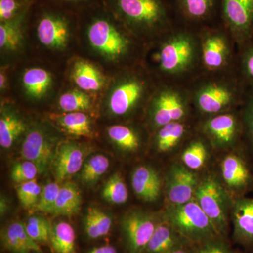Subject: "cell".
<instances>
[{
	"mask_svg": "<svg viewBox=\"0 0 253 253\" xmlns=\"http://www.w3.org/2000/svg\"><path fill=\"white\" fill-rule=\"evenodd\" d=\"M38 1L65 8L78 13L80 10L89 5L94 4L99 0H38Z\"/></svg>",
	"mask_w": 253,
	"mask_h": 253,
	"instance_id": "45",
	"label": "cell"
},
{
	"mask_svg": "<svg viewBox=\"0 0 253 253\" xmlns=\"http://www.w3.org/2000/svg\"><path fill=\"white\" fill-rule=\"evenodd\" d=\"M113 14L145 45L178 23L168 0H104Z\"/></svg>",
	"mask_w": 253,
	"mask_h": 253,
	"instance_id": "6",
	"label": "cell"
},
{
	"mask_svg": "<svg viewBox=\"0 0 253 253\" xmlns=\"http://www.w3.org/2000/svg\"><path fill=\"white\" fill-rule=\"evenodd\" d=\"M178 22L199 28L220 21L221 0H168Z\"/></svg>",
	"mask_w": 253,
	"mask_h": 253,
	"instance_id": "18",
	"label": "cell"
},
{
	"mask_svg": "<svg viewBox=\"0 0 253 253\" xmlns=\"http://www.w3.org/2000/svg\"><path fill=\"white\" fill-rule=\"evenodd\" d=\"M31 0H0V22L14 19L33 6Z\"/></svg>",
	"mask_w": 253,
	"mask_h": 253,
	"instance_id": "41",
	"label": "cell"
},
{
	"mask_svg": "<svg viewBox=\"0 0 253 253\" xmlns=\"http://www.w3.org/2000/svg\"><path fill=\"white\" fill-rule=\"evenodd\" d=\"M200 177L181 163L168 168L165 177V192L168 205L185 204L194 199Z\"/></svg>",
	"mask_w": 253,
	"mask_h": 253,
	"instance_id": "20",
	"label": "cell"
},
{
	"mask_svg": "<svg viewBox=\"0 0 253 253\" xmlns=\"http://www.w3.org/2000/svg\"><path fill=\"white\" fill-rule=\"evenodd\" d=\"M28 38L48 63L69 61L79 51L78 13L36 1L30 10Z\"/></svg>",
	"mask_w": 253,
	"mask_h": 253,
	"instance_id": "3",
	"label": "cell"
},
{
	"mask_svg": "<svg viewBox=\"0 0 253 253\" xmlns=\"http://www.w3.org/2000/svg\"><path fill=\"white\" fill-rule=\"evenodd\" d=\"M31 1H35V2H36V1H38V0H31Z\"/></svg>",
	"mask_w": 253,
	"mask_h": 253,
	"instance_id": "50",
	"label": "cell"
},
{
	"mask_svg": "<svg viewBox=\"0 0 253 253\" xmlns=\"http://www.w3.org/2000/svg\"><path fill=\"white\" fill-rule=\"evenodd\" d=\"M16 192L18 199L23 207L29 209L36 207L41 196L42 188L34 179L19 184L16 188Z\"/></svg>",
	"mask_w": 253,
	"mask_h": 253,
	"instance_id": "40",
	"label": "cell"
},
{
	"mask_svg": "<svg viewBox=\"0 0 253 253\" xmlns=\"http://www.w3.org/2000/svg\"><path fill=\"white\" fill-rule=\"evenodd\" d=\"M82 205V196L78 186L66 181L60 188L53 214L71 217L79 212Z\"/></svg>",
	"mask_w": 253,
	"mask_h": 253,
	"instance_id": "32",
	"label": "cell"
},
{
	"mask_svg": "<svg viewBox=\"0 0 253 253\" xmlns=\"http://www.w3.org/2000/svg\"><path fill=\"white\" fill-rule=\"evenodd\" d=\"M28 234L38 243H49L51 224L42 216H32L28 218L26 224Z\"/></svg>",
	"mask_w": 253,
	"mask_h": 253,
	"instance_id": "39",
	"label": "cell"
},
{
	"mask_svg": "<svg viewBox=\"0 0 253 253\" xmlns=\"http://www.w3.org/2000/svg\"><path fill=\"white\" fill-rule=\"evenodd\" d=\"M142 118L143 123L151 134L169 123L196 118L187 86L174 83H157Z\"/></svg>",
	"mask_w": 253,
	"mask_h": 253,
	"instance_id": "7",
	"label": "cell"
},
{
	"mask_svg": "<svg viewBox=\"0 0 253 253\" xmlns=\"http://www.w3.org/2000/svg\"><path fill=\"white\" fill-rule=\"evenodd\" d=\"M194 199L212 221L219 234L225 236L234 199L221 184L219 177L211 174L200 178Z\"/></svg>",
	"mask_w": 253,
	"mask_h": 253,
	"instance_id": "11",
	"label": "cell"
},
{
	"mask_svg": "<svg viewBox=\"0 0 253 253\" xmlns=\"http://www.w3.org/2000/svg\"><path fill=\"white\" fill-rule=\"evenodd\" d=\"M230 245L224 236L217 237L206 241L203 244L194 246V253H233Z\"/></svg>",
	"mask_w": 253,
	"mask_h": 253,
	"instance_id": "44",
	"label": "cell"
},
{
	"mask_svg": "<svg viewBox=\"0 0 253 253\" xmlns=\"http://www.w3.org/2000/svg\"><path fill=\"white\" fill-rule=\"evenodd\" d=\"M61 141L51 126L45 123L28 124L22 138L21 154L23 159L32 161L44 173L52 167L58 146Z\"/></svg>",
	"mask_w": 253,
	"mask_h": 253,
	"instance_id": "13",
	"label": "cell"
},
{
	"mask_svg": "<svg viewBox=\"0 0 253 253\" xmlns=\"http://www.w3.org/2000/svg\"><path fill=\"white\" fill-rule=\"evenodd\" d=\"M28 124L17 106L9 99H3L0 108V146L12 148L28 129Z\"/></svg>",
	"mask_w": 253,
	"mask_h": 253,
	"instance_id": "23",
	"label": "cell"
},
{
	"mask_svg": "<svg viewBox=\"0 0 253 253\" xmlns=\"http://www.w3.org/2000/svg\"><path fill=\"white\" fill-rule=\"evenodd\" d=\"M141 63L156 83L187 85L202 73L197 28L178 22L145 46Z\"/></svg>",
	"mask_w": 253,
	"mask_h": 253,
	"instance_id": "2",
	"label": "cell"
},
{
	"mask_svg": "<svg viewBox=\"0 0 253 253\" xmlns=\"http://www.w3.org/2000/svg\"><path fill=\"white\" fill-rule=\"evenodd\" d=\"M1 242L6 250L13 253H42L41 246L26 230L21 221H13L1 231Z\"/></svg>",
	"mask_w": 253,
	"mask_h": 253,
	"instance_id": "29",
	"label": "cell"
},
{
	"mask_svg": "<svg viewBox=\"0 0 253 253\" xmlns=\"http://www.w3.org/2000/svg\"><path fill=\"white\" fill-rule=\"evenodd\" d=\"M196 118L181 122L171 123L151 133V143L156 152L168 154L181 149L196 130Z\"/></svg>",
	"mask_w": 253,
	"mask_h": 253,
	"instance_id": "21",
	"label": "cell"
},
{
	"mask_svg": "<svg viewBox=\"0 0 253 253\" xmlns=\"http://www.w3.org/2000/svg\"><path fill=\"white\" fill-rule=\"evenodd\" d=\"M187 244L189 241L162 216L144 253H168Z\"/></svg>",
	"mask_w": 253,
	"mask_h": 253,
	"instance_id": "30",
	"label": "cell"
},
{
	"mask_svg": "<svg viewBox=\"0 0 253 253\" xmlns=\"http://www.w3.org/2000/svg\"><path fill=\"white\" fill-rule=\"evenodd\" d=\"M198 34L202 73L236 71L238 45L221 21L198 28Z\"/></svg>",
	"mask_w": 253,
	"mask_h": 253,
	"instance_id": "8",
	"label": "cell"
},
{
	"mask_svg": "<svg viewBox=\"0 0 253 253\" xmlns=\"http://www.w3.org/2000/svg\"><path fill=\"white\" fill-rule=\"evenodd\" d=\"M197 129L213 151L226 153L247 144L240 108L198 120Z\"/></svg>",
	"mask_w": 253,
	"mask_h": 253,
	"instance_id": "10",
	"label": "cell"
},
{
	"mask_svg": "<svg viewBox=\"0 0 253 253\" xmlns=\"http://www.w3.org/2000/svg\"><path fill=\"white\" fill-rule=\"evenodd\" d=\"M109 166V159L104 155L96 154L91 156L82 168V181L86 185H93L107 172Z\"/></svg>",
	"mask_w": 253,
	"mask_h": 253,
	"instance_id": "35",
	"label": "cell"
},
{
	"mask_svg": "<svg viewBox=\"0 0 253 253\" xmlns=\"http://www.w3.org/2000/svg\"><path fill=\"white\" fill-rule=\"evenodd\" d=\"M240 111L244 126L246 141L253 154V87L247 88Z\"/></svg>",
	"mask_w": 253,
	"mask_h": 253,
	"instance_id": "38",
	"label": "cell"
},
{
	"mask_svg": "<svg viewBox=\"0 0 253 253\" xmlns=\"http://www.w3.org/2000/svg\"><path fill=\"white\" fill-rule=\"evenodd\" d=\"M60 188L61 186L58 182H49L46 184L42 189L39 201L35 207L36 211L53 214Z\"/></svg>",
	"mask_w": 253,
	"mask_h": 253,
	"instance_id": "42",
	"label": "cell"
},
{
	"mask_svg": "<svg viewBox=\"0 0 253 253\" xmlns=\"http://www.w3.org/2000/svg\"><path fill=\"white\" fill-rule=\"evenodd\" d=\"M194 245L187 244L168 253H194Z\"/></svg>",
	"mask_w": 253,
	"mask_h": 253,
	"instance_id": "48",
	"label": "cell"
},
{
	"mask_svg": "<svg viewBox=\"0 0 253 253\" xmlns=\"http://www.w3.org/2000/svg\"><path fill=\"white\" fill-rule=\"evenodd\" d=\"M186 86L197 120L239 109L247 90L236 71L201 73Z\"/></svg>",
	"mask_w": 253,
	"mask_h": 253,
	"instance_id": "5",
	"label": "cell"
},
{
	"mask_svg": "<svg viewBox=\"0 0 253 253\" xmlns=\"http://www.w3.org/2000/svg\"><path fill=\"white\" fill-rule=\"evenodd\" d=\"M249 149V145L246 144L228 151L219 163L218 177L234 199L253 191V166L245 153Z\"/></svg>",
	"mask_w": 253,
	"mask_h": 253,
	"instance_id": "14",
	"label": "cell"
},
{
	"mask_svg": "<svg viewBox=\"0 0 253 253\" xmlns=\"http://www.w3.org/2000/svg\"><path fill=\"white\" fill-rule=\"evenodd\" d=\"M78 44L83 57L99 65L109 76L141 63L145 44L113 14L104 0L80 10Z\"/></svg>",
	"mask_w": 253,
	"mask_h": 253,
	"instance_id": "1",
	"label": "cell"
},
{
	"mask_svg": "<svg viewBox=\"0 0 253 253\" xmlns=\"http://www.w3.org/2000/svg\"><path fill=\"white\" fill-rule=\"evenodd\" d=\"M31 8L14 19L0 22L1 64L13 65L24 56L28 42V25Z\"/></svg>",
	"mask_w": 253,
	"mask_h": 253,
	"instance_id": "17",
	"label": "cell"
},
{
	"mask_svg": "<svg viewBox=\"0 0 253 253\" xmlns=\"http://www.w3.org/2000/svg\"><path fill=\"white\" fill-rule=\"evenodd\" d=\"M230 219L236 242L253 248V198L245 196L234 199Z\"/></svg>",
	"mask_w": 253,
	"mask_h": 253,
	"instance_id": "25",
	"label": "cell"
},
{
	"mask_svg": "<svg viewBox=\"0 0 253 253\" xmlns=\"http://www.w3.org/2000/svg\"><path fill=\"white\" fill-rule=\"evenodd\" d=\"M161 218L152 213L131 211L121 221V231L127 253H144Z\"/></svg>",
	"mask_w": 253,
	"mask_h": 253,
	"instance_id": "16",
	"label": "cell"
},
{
	"mask_svg": "<svg viewBox=\"0 0 253 253\" xmlns=\"http://www.w3.org/2000/svg\"><path fill=\"white\" fill-rule=\"evenodd\" d=\"M96 97L73 85L58 95L56 106L61 113H89L94 109Z\"/></svg>",
	"mask_w": 253,
	"mask_h": 253,
	"instance_id": "31",
	"label": "cell"
},
{
	"mask_svg": "<svg viewBox=\"0 0 253 253\" xmlns=\"http://www.w3.org/2000/svg\"><path fill=\"white\" fill-rule=\"evenodd\" d=\"M87 149L73 141H61L55 156L52 168L57 182L72 177L81 170Z\"/></svg>",
	"mask_w": 253,
	"mask_h": 253,
	"instance_id": "22",
	"label": "cell"
},
{
	"mask_svg": "<svg viewBox=\"0 0 253 253\" xmlns=\"http://www.w3.org/2000/svg\"><path fill=\"white\" fill-rule=\"evenodd\" d=\"M102 196L112 204H123L127 201L129 193L121 174L114 173L108 179L102 189Z\"/></svg>",
	"mask_w": 253,
	"mask_h": 253,
	"instance_id": "37",
	"label": "cell"
},
{
	"mask_svg": "<svg viewBox=\"0 0 253 253\" xmlns=\"http://www.w3.org/2000/svg\"><path fill=\"white\" fill-rule=\"evenodd\" d=\"M112 225V218L99 208L91 207L86 213L83 228L87 239L96 240L107 236Z\"/></svg>",
	"mask_w": 253,
	"mask_h": 253,
	"instance_id": "34",
	"label": "cell"
},
{
	"mask_svg": "<svg viewBox=\"0 0 253 253\" xmlns=\"http://www.w3.org/2000/svg\"><path fill=\"white\" fill-rule=\"evenodd\" d=\"M211 151L213 150L211 145L196 126V130L181 148V163L194 172L201 170L207 164Z\"/></svg>",
	"mask_w": 253,
	"mask_h": 253,
	"instance_id": "27",
	"label": "cell"
},
{
	"mask_svg": "<svg viewBox=\"0 0 253 253\" xmlns=\"http://www.w3.org/2000/svg\"><path fill=\"white\" fill-rule=\"evenodd\" d=\"M11 64H1L0 68V94L6 96L11 86Z\"/></svg>",
	"mask_w": 253,
	"mask_h": 253,
	"instance_id": "46",
	"label": "cell"
},
{
	"mask_svg": "<svg viewBox=\"0 0 253 253\" xmlns=\"http://www.w3.org/2000/svg\"><path fill=\"white\" fill-rule=\"evenodd\" d=\"M8 209H9V205H8L7 201L4 196H1V201H0V213H1V215H4L5 213L7 212Z\"/></svg>",
	"mask_w": 253,
	"mask_h": 253,
	"instance_id": "49",
	"label": "cell"
},
{
	"mask_svg": "<svg viewBox=\"0 0 253 253\" xmlns=\"http://www.w3.org/2000/svg\"><path fill=\"white\" fill-rule=\"evenodd\" d=\"M131 183L134 194L146 202L157 201L162 192V178L150 166L142 165L136 167L131 173Z\"/></svg>",
	"mask_w": 253,
	"mask_h": 253,
	"instance_id": "26",
	"label": "cell"
},
{
	"mask_svg": "<svg viewBox=\"0 0 253 253\" xmlns=\"http://www.w3.org/2000/svg\"><path fill=\"white\" fill-rule=\"evenodd\" d=\"M38 166L32 161L24 160L21 162L15 163L11 168V177L13 181L17 184L34 180L39 174Z\"/></svg>",
	"mask_w": 253,
	"mask_h": 253,
	"instance_id": "43",
	"label": "cell"
},
{
	"mask_svg": "<svg viewBox=\"0 0 253 253\" xmlns=\"http://www.w3.org/2000/svg\"><path fill=\"white\" fill-rule=\"evenodd\" d=\"M67 76L73 86L94 96L101 94L110 78L99 65L82 56L68 61Z\"/></svg>",
	"mask_w": 253,
	"mask_h": 253,
	"instance_id": "19",
	"label": "cell"
},
{
	"mask_svg": "<svg viewBox=\"0 0 253 253\" xmlns=\"http://www.w3.org/2000/svg\"><path fill=\"white\" fill-rule=\"evenodd\" d=\"M49 244L55 253H76V234L72 225L63 221L51 225Z\"/></svg>",
	"mask_w": 253,
	"mask_h": 253,
	"instance_id": "33",
	"label": "cell"
},
{
	"mask_svg": "<svg viewBox=\"0 0 253 253\" xmlns=\"http://www.w3.org/2000/svg\"></svg>",
	"mask_w": 253,
	"mask_h": 253,
	"instance_id": "51",
	"label": "cell"
},
{
	"mask_svg": "<svg viewBox=\"0 0 253 253\" xmlns=\"http://www.w3.org/2000/svg\"><path fill=\"white\" fill-rule=\"evenodd\" d=\"M220 21L238 48L253 40V0H221Z\"/></svg>",
	"mask_w": 253,
	"mask_h": 253,
	"instance_id": "15",
	"label": "cell"
},
{
	"mask_svg": "<svg viewBox=\"0 0 253 253\" xmlns=\"http://www.w3.org/2000/svg\"><path fill=\"white\" fill-rule=\"evenodd\" d=\"M236 71L246 87H253V40L238 48Z\"/></svg>",
	"mask_w": 253,
	"mask_h": 253,
	"instance_id": "36",
	"label": "cell"
},
{
	"mask_svg": "<svg viewBox=\"0 0 253 253\" xmlns=\"http://www.w3.org/2000/svg\"><path fill=\"white\" fill-rule=\"evenodd\" d=\"M18 96L31 104H42L56 96L59 89V78L51 68L42 62L23 66L16 77Z\"/></svg>",
	"mask_w": 253,
	"mask_h": 253,
	"instance_id": "12",
	"label": "cell"
},
{
	"mask_svg": "<svg viewBox=\"0 0 253 253\" xmlns=\"http://www.w3.org/2000/svg\"><path fill=\"white\" fill-rule=\"evenodd\" d=\"M157 85L142 63L120 70L110 76L100 95L103 113L111 119L132 121L143 117L146 104Z\"/></svg>",
	"mask_w": 253,
	"mask_h": 253,
	"instance_id": "4",
	"label": "cell"
},
{
	"mask_svg": "<svg viewBox=\"0 0 253 253\" xmlns=\"http://www.w3.org/2000/svg\"><path fill=\"white\" fill-rule=\"evenodd\" d=\"M132 121L111 125L106 128V135L111 144L123 153L134 154L140 151L148 130L146 126H137Z\"/></svg>",
	"mask_w": 253,
	"mask_h": 253,
	"instance_id": "24",
	"label": "cell"
},
{
	"mask_svg": "<svg viewBox=\"0 0 253 253\" xmlns=\"http://www.w3.org/2000/svg\"><path fill=\"white\" fill-rule=\"evenodd\" d=\"M86 253H118L117 249L111 245H103L89 250Z\"/></svg>",
	"mask_w": 253,
	"mask_h": 253,
	"instance_id": "47",
	"label": "cell"
},
{
	"mask_svg": "<svg viewBox=\"0 0 253 253\" xmlns=\"http://www.w3.org/2000/svg\"><path fill=\"white\" fill-rule=\"evenodd\" d=\"M49 119L68 135L84 138L94 136L92 120L88 113H51Z\"/></svg>",
	"mask_w": 253,
	"mask_h": 253,
	"instance_id": "28",
	"label": "cell"
},
{
	"mask_svg": "<svg viewBox=\"0 0 253 253\" xmlns=\"http://www.w3.org/2000/svg\"><path fill=\"white\" fill-rule=\"evenodd\" d=\"M163 217L194 246L220 235L194 199L179 205H168Z\"/></svg>",
	"mask_w": 253,
	"mask_h": 253,
	"instance_id": "9",
	"label": "cell"
}]
</instances>
